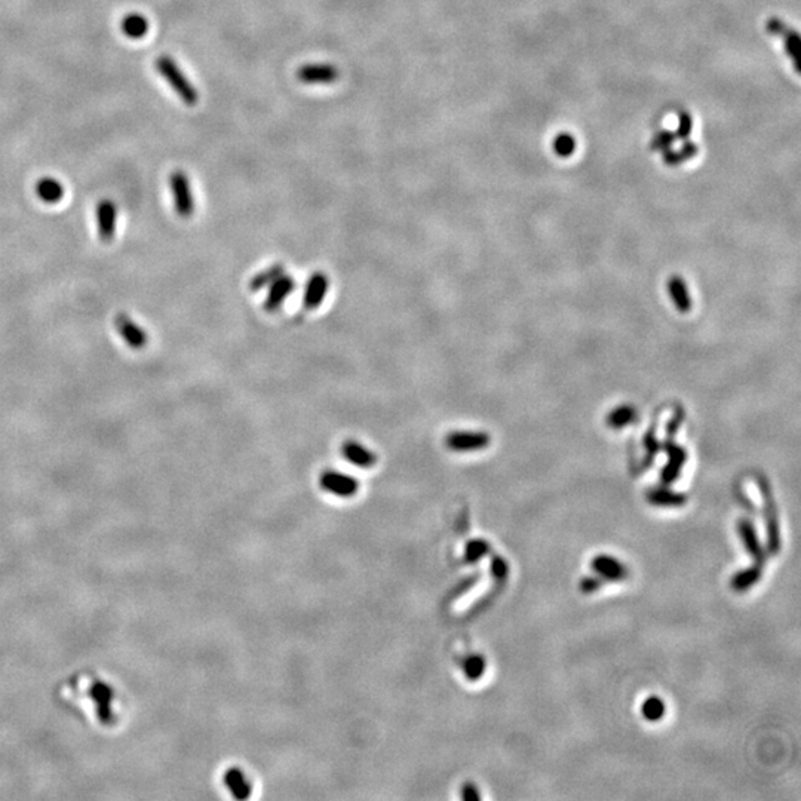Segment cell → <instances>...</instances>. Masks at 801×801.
Returning <instances> with one entry per match:
<instances>
[{"mask_svg": "<svg viewBox=\"0 0 801 801\" xmlns=\"http://www.w3.org/2000/svg\"><path fill=\"white\" fill-rule=\"evenodd\" d=\"M156 71L162 78L167 81V83L172 88V91L180 97L181 102L186 106H196L199 102V92L192 82L186 78V74L181 71L177 62L169 55H160L155 62Z\"/></svg>", "mask_w": 801, "mask_h": 801, "instance_id": "obj_1", "label": "cell"}, {"mask_svg": "<svg viewBox=\"0 0 801 801\" xmlns=\"http://www.w3.org/2000/svg\"><path fill=\"white\" fill-rule=\"evenodd\" d=\"M760 490H761L762 500H765V524H766V531H767V552L772 555H778L779 550H781L779 518H778V509H776L767 480H760Z\"/></svg>", "mask_w": 801, "mask_h": 801, "instance_id": "obj_3", "label": "cell"}, {"mask_svg": "<svg viewBox=\"0 0 801 801\" xmlns=\"http://www.w3.org/2000/svg\"><path fill=\"white\" fill-rule=\"evenodd\" d=\"M761 576H762V570L757 564L753 567H748V569L737 571V573H734V576L730 580L732 590L736 592H746L761 580Z\"/></svg>", "mask_w": 801, "mask_h": 801, "instance_id": "obj_20", "label": "cell"}, {"mask_svg": "<svg viewBox=\"0 0 801 801\" xmlns=\"http://www.w3.org/2000/svg\"><path fill=\"white\" fill-rule=\"evenodd\" d=\"M667 453H668V463L660 473V480L665 485H671L678 480L681 469L687 460V453L684 448L678 447L677 444H668Z\"/></svg>", "mask_w": 801, "mask_h": 801, "instance_id": "obj_14", "label": "cell"}, {"mask_svg": "<svg viewBox=\"0 0 801 801\" xmlns=\"http://www.w3.org/2000/svg\"><path fill=\"white\" fill-rule=\"evenodd\" d=\"M328 290H330L328 274L321 272V270L312 273L310 278L306 282L303 298H302L303 310L305 312L316 310L322 305L323 298L327 297Z\"/></svg>", "mask_w": 801, "mask_h": 801, "instance_id": "obj_7", "label": "cell"}, {"mask_svg": "<svg viewBox=\"0 0 801 801\" xmlns=\"http://www.w3.org/2000/svg\"><path fill=\"white\" fill-rule=\"evenodd\" d=\"M659 445H660V444L657 443L656 436H655L653 433H648V435L646 436V440H644V447H646V452H647V459H646L647 466H648V465H652V461H653V459H655L656 453L659 452V448H660Z\"/></svg>", "mask_w": 801, "mask_h": 801, "instance_id": "obj_34", "label": "cell"}, {"mask_svg": "<svg viewBox=\"0 0 801 801\" xmlns=\"http://www.w3.org/2000/svg\"><path fill=\"white\" fill-rule=\"evenodd\" d=\"M342 454L350 465L361 469H370L377 463V456H375V453H372L370 448H367L364 444H361L359 441L355 440H346L342 444Z\"/></svg>", "mask_w": 801, "mask_h": 801, "instance_id": "obj_13", "label": "cell"}, {"mask_svg": "<svg viewBox=\"0 0 801 801\" xmlns=\"http://www.w3.org/2000/svg\"><path fill=\"white\" fill-rule=\"evenodd\" d=\"M699 152V147L695 143H684L678 150H667V152H663V162H665L667 165L669 167H677L683 162L692 159L697 155Z\"/></svg>", "mask_w": 801, "mask_h": 801, "instance_id": "obj_23", "label": "cell"}, {"mask_svg": "<svg viewBox=\"0 0 801 801\" xmlns=\"http://www.w3.org/2000/svg\"><path fill=\"white\" fill-rule=\"evenodd\" d=\"M460 797L461 800L465 801H478L481 800V794L478 791V788L475 786L473 783L468 782L461 786V791H460Z\"/></svg>", "mask_w": 801, "mask_h": 801, "instance_id": "obj_35", "label": "cell"}, {"mask_svg": "<svg viewBox=\"0 0 801 801\" xmlns=\"http://www.w3.org/2000/svg\"><path fill=\"white\" fill-rule=\"evenodd\" d=\"M485 668H487V662H485L482 655H471L465 659V663H463V672H465V677L472 683L478 681L480 678L484 677Z\"/></svg>", "mask_w": 801, "mask_h": 801, "instance_id": "obj_26", "label": "cell"}, {"mask_svg": "<svg viewBox=\"0 0 801 801\" xmlns=\"http://www.w3.org/2000/svg\"><path fill=\"white\" fill-rule=\"evenodd\" d=\"M91 696L97 704L98 717L103 723L111 721V700L115 699V690L109 684L97 681L91 688Z\"/></svg>", "mask_w": 801, "mask_h": 801, "instance_id": "obj_16", "label": "cell"}, {"mask_svg": "<svg viewBox=\"0 0 801 801\" xmlns=\"http://www.w3.org/2000/svg\"><path fill=\"white\" fill-rule=\"evenodd\" d=\"M634 419H636L635 408L631 405H620L616 410H613L611 412H608L606 423H607V426L611 429H622L625 426H628V424H631L634 422Z\"/></svg>", "mask_w": 801, "mask_h": 801, "instance_id": "obj_24", "label": "cell"}, {"mask_svg": "<svg viewBox=\"0 0 801 801\" xmlns=\"http://www.w3.org/2000/svg\"><path fill=\"white\" fill-rule=\"evenodd\" d=\"M490 571H492V576L496 580L505 582L508 578V574H509L508 561L503 559L502 557H499V555L493 557L492 562H490Z\"/></svg>", "mask_w": 801, "mask_h": 801, "instance_id": "obj_31", "label": "cell"}, {"mask_svg": "<svg viewBox=\"0 0 801 801\" xmlns=\"http://www.w3.org/2000/svg\"><path fill=\"white\" fill-rule=\"evenodd\" d=\"M266 290L267 294L265 298V303H263V309L269 312V314H273V312L279 310L284 306L285 300L294 293L295 281L293 277H290V274L284 273L273 284H270Z\"/></svg>", "mask_w": 801, "mask_h": 801, "instance_id": "obj_8", "label": "cell"}, {"mask_svg": "<svg viewBox=\"0 0 801 801\" xmlns=\"http://www.w3.org/2000/svg\"><path fill=\"white\" fill-rule=\"evenodd\" d=\"M785 51L788 57L794 61L797 73L801 71V54H800V36L795 32L788 30L785 34Z\"/></svg>", "mask_w": 801, "mask_h": 801, "instance_id": "obj_29", "label": "cell"}, {"mask_svg": "<svg viewBox=\"0 0 801 801\" xmlns=\"http://www.w3.org/2000/svg\"><path fill=\"white\" fill-rule=\"evenodd\" d=\"M692 130H693V119L687 111H683L678 118V128L675 131V137H677V140H687L692 134Z\"/></svg>", "mask_w": 801, "mask_h": 801, "instance_id": "obj_32", "label": "cell"}, {"mask_svg": "<svg viewBox=\"0 0 801 801\" xmlns=\"http://www.w3.org/2000/svg\"><path fill=\"white\" fill-rule=\"evenodd\" d=\"M675 140H677V137H675V132L662 131V132H659V134H656V135L653 137V140H652V143H650V146H652V150H659V152H667V150H669V148L674 146Z\"/></svg>", "mask_w": 801, "mask_h": 801, "instance_id": "obj_30", "label": "cell"}, {"mask_svg": "<svg viewBox=\"0 0 801 801\" xmlns=\"http://www.w3.org/2000/svg\"><path fill=\"white\" fill-rule=\"evenodd\" d=\"M668 291H669V295L672 298L675 307H677L680 312H683V314H685V312L692 309L690 294H688L685 282L680 277L669 278Z\"/></svg>", "mask_w": 801, "mask_h": 801, "instance_id": "obj_21", "label": "cell"}, {"mask_svg": "<svg viewBox=\"0 0 801 801\" xmlns=\"http://www.w3.org/2000/svg\"><path fill=\"white\" fill-rule=\"evenodd\" d=\"M169 189L172 193L175 212L183 218L190 217L195 212V197L187 174L180 169L174 171L169 175Z\"/></svg>", "mask_w": 801, "mask_h": 801, "instance_id": "obj_2", "label": "cell"}, {"mask_svg": "<svg viewBox=\"0 0 801 801\" xmlns=\"http://www.w3.org/2000/svg\"><path fill=\"white\" fill-rule=\"evenodd\" d=\"M95 223L99 239L104 242L115 239L118 229V207L113 200H99L95 208Z\"/></svg>", "mask_w": 801, "mask_h": 801, "instance_id": "obj_6", "label": "cell"}, {"mask_svg": "<svg viewBox=\"0 0 801 801\" xmlns=\"http://www.w3.org/2000/svg\"><path fill=\"white\" fill-rule=\"evenodd\" d=\"M224 783L236 800H246L251 795V785L239 769H229L224 773Z\"/></svg>", "mask_w": 801, "mask_h": 801, "instance_id": "obj_19", "label": "cell"}, {"mask_svg": "<svg viewBox=\"0 0 801 801\" xmlns=\"http://www.w3.org/2000/svg\"><path fill=\"white\" fill-rule=\"evenodd\" d=\"M319 485L325 493L342 499L354 497L359 490V482L355 477L335 471H325L319 478Z\"/></svg>", "mask_w": 801, "mask_h": 801, "instance_id": "obj_5", "label": "cell"}, {"mask_svg": "<svg viewBox=\"0 0 801 801\" xmlns=\"http://www.w3.org/2000/svg\"><path fill=\"white\" fill-rule=\"evenodd\" d=\"M591 569L598 578H601L604 582L627 580L629 574L627 566L622 564L618 558L606 554L594 557L591 561Z\"/></svg>", "mask_w": 801, "mask_h": 801, "instance_id": "obj_10", "label": "cell"}, {"mask_svg": "<svg viewBox=\"0 0 801 801\" xmlns=\"http://www.w3.org/2000/svg\"><path fill=\"white\" fill-rule=\"evenodd\" d=\"M492 443V436L487 432L475 431H453L445 436V447L454 453H473L485 450Z\"/></svg>", "mask_w": 801, "mask_h": 801, "instance_id": "obj_4", "label": "cell"}, {"mask_svg": "<svg viewBox=\"0 0 801 801\" xmlns=\"http://www.w3.org/2000/svg\"><path fill=\"white\" fill-rule=\"evenodd\" d=\"M767 30L772 34H779V36H783L788 32V29L785 27V24L778 18H770L767 21Z\"/></svg>", "mask_w": 801, "mask_h": 801, "instance_id": "obj_36", "label": "cell"}, {"mask_svg": "<svg viewBox=\"0 0 801 801\" xmlns=\"http://www.w3.org/2000/svg\"><path fill=\"white\" fill-rule=\"evenodd\" d=\"M667 714V705L657 696L647 697L641 705V716L648 723H657Z\"/></svg>", "mask_w": 801, "mask_h": 801, "instance_id": "obj_25", "label": "cell"}, {"mask_svg": "<svg viewBox=\"0 0 801 801\" xmlns=\"http://www.w3.org/2000/svg\"><path fill=\"white\" fill-rule=\"evenodd\" d=\"M295 78L305 85H331L339 81L340 71L333 64H305L295 71Z\"/></svg>", "mask_w": 801, "mask_h": 801, "instance_id": "obj_9", "label": "cell"}, {"mask_svg": "<svg viewBox=\"0 0 801 801\" xmlns=\"http://www.w3.org/2000/svg\"><path fill=\"white\" fill-rule=\"evenodd\" d=\"M34 190L37 197L45 204H58L64 197V186L53 177H42L37 180Z\"/></svg>", "mask_w": 801, "mask_h": 801, "instance_id": "obj_17", "label": "cell"}, {"mask_svg": "<svg viewBox=\"0 0 801 801\" xmlns=\"http://www.w3.org/2000/svg\"><path fill=\"white\" fill-rule=\"evenodd\" d=\"M646 499L650 505L659 508H681L687 503V496L671 488L655 487L646 493Z\"/></svg>", "mask_w": 801, "mask_h": 801, "instance_id": "obj_15", "label": "cell"}, {"mask_svg": "<svg viewBox=\"0 0 801 801\" xmlns=\"http://www.w3.org/2000/svg\"><path fill=\"white\" fill-rule=\"evenodd\" d=\"M604 583L606 582L601 578H598L597 574L595 576H585V578L579 583V590L582 594L590 595V594H594L598 590H601V586H603Z\"/></svg>", "mask_w": 801, "mask_h": 801, "instance_id": "obj_33", "label": "cell"}, {"mask_svg": "<svg viewBox=\"0 0 801 801\" xmlns=\"http://www.w3.org/2000/svg\"><path fill=\"white\" fill-rule=\"evenodd\" d=\"M115 327L122 340L132 349H143L147 344V334L128 314H119L115 319Z\"/></svg>", "mask_w": 801, "mask_h": 801, "instance_id": "obj_12", "label": "cell"}, {"mask_svg": "<svg viewBox=\"0 0 801 801\" xmlns=\"http://www.w3.org/2000/svg\"><path fill=\"white\" fill-rule=\"evenodd\" d=\"M284 273H285V266L282 263H277V265H272L266 269H263L261 272L254 274L251 281H249V290L253 293L266 290L270 284H273Z\"/></svg>", "mask_w": 801, "mask_h": 801, "instance_id": "obj_22", "label": "cell"}, {"mask_svg": "<svg viewBox=\"0 0 801 801\" xmlns=\"http://www.w3.org/2000/svg\"><path fill=\"white\" fill-rule=\"evenodd\" d=\"M576 146H578V143H576L571 134L559 132L554 140V152L559 158H569L576 152Z\"/></svg>", "mask_w": 801, "mask_h": 801, "instance_id": "obj_28", "label": "cell"}, {"mask_svg": "<svg viewBox=\"0 0 801 801\" xmlns=\"http://www.w3.org/2000/svg\"><path fill=\"white\" fill-rule=\"evenodd\" d=\"M148 29L150 22L147 21V18L141 14H137V12H131V14L125 15L120 21L122 33L134 41L143 39V37L148 33Z\"/></svg>", "mask_w": 801, "mask_h": 801, "instance_id": "obj_18", "label": "cell"}, {"mask_svg": "<svg viewBox=\"0 0 801 801\" xmlns=\"http://www.w3.org/2000/svg\"><path fill=\"white\" fill-rule=\"evenodd\" d=\"M490 552V545L485 539H472L465 548V561L468 564H477Z\"/></svg>", "mask_w": 801, "mask_h": 801, "instance_id": "obj_27", "label": "cell"}, {"mask_svg": "<svg viewBox=\"0 0 801 801\" xmlns=\"http://www.w3.org/2000/svg\"><path fill=\"white\" fill-rule=\"evenodd\" d=\"M737 533H739V537L746 549L748 555L754 559L757 566L760 567L765 566L767 561V552L765 546L760 542V537L757 534L754 524L749 520H739V522H737Z\"/></svg>", "mask_w": 801, "mask_h": 801, "instance_id": "obj_11", "label": "cell"}]
</instances>
